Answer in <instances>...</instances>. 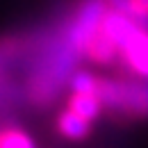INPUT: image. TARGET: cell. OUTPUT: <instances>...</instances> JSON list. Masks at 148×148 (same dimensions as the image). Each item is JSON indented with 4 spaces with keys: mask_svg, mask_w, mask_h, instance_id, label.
<instances>
[{
    "mask_svg": "<svg viewBox=\"0 0 148 148\" xmlns=\"http://www.w3.org/2000/svg\"><path fill=\"white\" fill-rule=\"evenodd\" d=\"M30 64L21 82L23 103L32 110H48L59 93L69 87V80L77 69L80 55L69 43L62 23L55 30L39 32V41L30 53Z\"/></svg>",
    "mask_w": 148,
    "mask_h": 148,
    "instance_id": "6da1fadb",
    "label": "cell"
},
{
    "mask_svg": "<svg viewBox=\"0 0 148 148\" xmlns=\"http://www.w3.org/2000/svg\"><path fill=\"white\" fill-rule=\"evenodd\" d=\"M96 91L103 110L130 121L148 119V80L141 77H103L96 80Z\"/></svg>",
    "mask_w": 148,
    "mask_h": 148,
    "instance_id": "7a4b0ae2",
    "label": "cell"
},
{
    "mask_svg": "<svg viewBox=\"0 0 148 148\" xmlns=\"http://www.w3.org/2000/svg\"><path fill=\"white\" fill-rule=\"evenodd\" d=\"M105 25L116 39L119 64H123L130 75L148 80V27L128 14L112 9L105 14Z\"/></svg>",
    "mask_w": 148,
    "mask_h": 148,
    "instance_id": "3957f363",
    "label": "cell"
},
{
    "mask_svg": "<svg viewBox=\"0 0 148 148\" xmlns=\"http://www.w3.org/2000/svg\"><path fill=\"white\" fill-rule=\"evenodd\" d=\"M39 41V32H12L0 37V75L9 73L14 64L27 59Z\"/></svg>",
    "mask_w": 148,
    "mask_h": 148,
    "instance_id": "277c9868",
    "label": "cell"
},
{
    "mask_svg": "<svg viewBox=\"0 0 148 148\" xmlns=\"http://www.w3.org/2000/svg\"><path fill=\"white\" fill-rule=\"evenodd\" d=\"M82 59L98 64V66H112V64L119 62V46H116V39L112 37V32L105 25V18L96 27V32L89 37V41L84 43Z\"/></svg>",
    "mask_w": 148,
    "mask_h": 148,
    "instance_id": "5b68a950",
    "label": "cell"
},
{
    "mask_svg": "<svg viewBox=\"0 0 148 148\" xmlns=\"http://www.w3.org/2000/svg\"><path fill=\"white\" fill-rule=\"evenodd\" d=\"M55 128L64 139H69V141H82V139H87L91 134L93 123L87 121V119H82L80 114H75V112L64 107V110L57 114Z\"/></svg>",
    "mask_w": 148,
    "mask_h": 148,
    "instance_id": "8992f818",
    "label": "cell"
},
{
    "mask_svg": "<svg viewBox=\"0 0 148 148\" xmlns=\"http://www.w3.org/2000/svg\"><path fill=\"white\" fill-rule=\"evenodd\" d=\"M66 110L80 114L82 119H87L91 123H96L100 119V114L105 112L96 89L93 91H69V96H66Z\"/></svg>",
    "mask_w": 148,
    "mask_h": 148,
    "instance_id": "52a82bcc",
    "label": "cell"
},
{
    "mask_svg": "<svg viewBox=\"0 0 148 148\" xmlns=\"http://www.w3.org/2000/svg\"><path fill=\"white\" fill-rule=\"evenodd\" d=\"M0 148H39L34 137L14 121L0 123Z\"/></svg>",
    "mask_w": 148,
    "mask_h": 148,
    "instance_id": "ba28073f",
    "label": "cell"
},
{
    "mask_svg": "<svg viewBox=\"0 0 148 148\" xmlns=\"http://www.w3.org/2000/svg\"><path fill=\"white\" fill-rule=\"evenodd\" d=\"M130 2V16L139 23L148 21V0H128Z\"/></svg>",
    "mask_w": 148,
    "mask_h": 148,
    "instance_id": "9c48e42d",
    "label": "cell"
},
{
    "mask_svg": "<svg viewBox=\"0 0 148 148\" xmlns=\"http://www.w3.org/2000/svg\"><path fill=\"white\" fill-rule=\"evenodd\" d=\"M107 5V9L112 12H121V14H128L130 16V2L128 0H103Z\"/></svg>",
    "mask_w": 148,
    "mask_h": 148,
    "instance_id": "30bf717a",
    "label": "cell"
},
{
    "mask_svg": "<svg viewBox=\"0 0 148 148\" xmlns=\"http://www.w3.org/2000/svg\"><path fill=\"white\" fill-rule=\"evenodd\" d=\"M144 25H146V27H148V21H144Z\"/></svg>",
    "mask_w": 148,
    "mask_h": 148,
    "instance_id": "8fae6325",
    "label": "cell"
}]
</instances>
